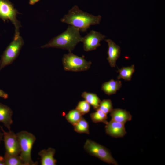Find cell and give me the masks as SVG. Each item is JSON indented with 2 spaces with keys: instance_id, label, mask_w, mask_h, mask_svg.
I'll list each match as a JSON object with an SVG mask.
<instances>
[{
  "instance_id": "8fae6325",
  "label": "cell",
  "mask_w": 165,
  "mask_h": 165,
  "mask_svg": "<svg viewBox=\"0 0 165 165\" xmlns=\"http://www.w3.org/2000/svg\"><path fill=\"white\" fill-rule=\"evenodd\" d=\"M105 40L107 42L108 46L107 60L110 66L112 67H115L116 61L120 56V47L110 39H108Z\"/></svg>"
},
{
  "instance_id": "d6986e66",
  "label": "cell",
  "mask_w": 165,
  "mask_h": 165,
  "mask_svg": "<svg viewBox=\"0 0 165 165\" xmlns=\"http://www.w3.org/2000/svg\"><path fill=\"white\" fill-rule=\"evenodd\" d=\"M107 114L98 108L95 112L91 113L90 117L92 121L95 123L102 122L106 124L108 122Z\"/></svg>"
},
{
  "instance_id": "3957f363",
  "label": "cell",
  "mask_w": 165,
  "mask_h": 165,
  "mask_svg": "<svg viewBox=\"0 0 165 165\" xmlns=\"http://www.w3.org/2000/svg\"><path fill=\"white\" fill-rule=\"evenodd\" d=\"M20 147V156L24 165H36L37 162H33L31 158V152L36 138L32 133L21 131L16 134Z\"/></svg>"
},
{
  "instance_id": "cb8c5ba5",
  "label": "cell",
  "mask_w": 165,
  "mask_h": 165,
  "mask_svg": "<svg viewBox=\"0 0 165 165\" xmlns=\"http://www.w3.org/2000/svg\"><path fill=\"white\" fill-rule=\"evenodd\" d=\"M8 97V94L5 93L2 90L0 89V97H2L5 99H6Z\"/></svg>"
},
{
  "instance_id": "9c48e42d",
  "label": "cell",
  "mask_w": 165,
  "mask_h": 165,
  "mask_svg": "<svg viewBox=\"0 0 165 165\" xmlns=\"http://www.w3.org/2000/svg\"><path fill=\"white\" fill-rule=\"evenodd\" d=\"M105 36L101 33L93 30H91L84 37L82 42L85 51L88 52L96 49L101 44L100 42L104 40Z\"/></svg>"
},
{
  "instance_id": "8992f818",
  "label": "cell",
  "mask_w": 165,
  "mask_h": 165,
  "mask_svg": "<svg viewBox=\"0 0 165 165\" xmlns=\"http://www.w3.org/2000/svg\"><path fill=\"white\" fill-rule=\"evenodd\" d=\"M85 150L90 155L95 156L108 164H118L105 147L91 140L87 139L84 146Z\"/></svg>"
},
{
  "instance_id": "7402d4cb",
  "label": "cell",
  "mask_w": 165,
  "mask_h": 165,
  "mask_svg": "<svg viewBox=\"0 0 165 165\" xmlns=\"http://www.w3.org/2000/svg\"><path fill=\"white\" fill-rule=\"evenodd\" d=\"M98 108L107 114L113 109L112 104L110 99H104L100 102Z\"/></svg>"
},
{
  "instance_id": "ac0fdd59",
  "label": "cell",
  "mask_w": 165,
  "mask_h": 165,
  "mask_svg": "<svg viewBox=\"0 0 165 165\" xmlns=\"http://www.w3.org/2000/svg\"><path fill=\"white\" fill-rule=\"evenodd\" d=\"M5 165H24L19 155H11L5 153L3 157Z\"/></svg>"
},
{
  "instance_id": "4316f807",
  "label": "cell",
  "mask_w": 165,
  "mask_h": 165,
  "mask_svg": "<svg viewBox=\"0 0 165 165\" xmlns=\"http://www.w3.org/2000/svg\"><path fill=\"white\" fill-rule=\"evenodd\" d=\"M3 137V133H2L0 131V143L2 139V138Z\"/></svg>"
},
{
  "instance_id": "30bf717a",
  "label": "cell",
  "mask_w": 165,
  "mask_h": 165,
  "mask_svg": "<svg viewBox=\"0 0 165 165\" xmlns=\"http://www.w3.org/2000/svg\"><path fill=\"white\" fill-rule=\"evenodd\" d=\"M106 124V132L111 137H121L124 136L127 133L124 124L111 119Z\"/></svg>"
},
{
  "instance_id": "52a82bcc",
  "label": "cell",
  "mask_w": 165,
  "mask_h": 165,
  "mask_svg": "<svg viewBox=\"0 0 165 165\" xmlns=\"http://www.w3.org/2000/svg\"><path fill=\"white\" fill-rule=\"evenodd\" d=\"M9 0H0V18L4 21H11L15 27V35L20 34L19 29L21 26L17 20V15L20 14Z\"/></svg>"
},
{
  "instance_id": "4fadbf2b",
  "label": "cell",
  "mask_w": 165,
  "mask_h": 165,
  "mask_svg": "<svg viewBox=\"0 0 165 165\" xmlns=\"http://www.w3.org/2000/svg\"><path fill=\"white\" fill-rule=\"evenodd\" d=\"M55 150L51 148L40 151L38 154L41 157V165H55L57 161L54 158Z\"/></svg>"
},
{
  "instance_id": "ba28073f",
  "label": "cell",
  "mask_w": 165,
  "mask_h": 165,
  "mask_svg": "<svg viewBox=\"0 0 165 165\" xmlns=\"http://www.w3.org/2000/svg\"><path fill=\"white\" fill-rule=\"evenodd\" d=\"M0 128L3 134L5 153L11 155H20V147L16 134L10 130L5 131L2 127L0 126Z\"/></svg>"
},
{
  "instance_id": "9a60e30c",
  "label": "cell",
  "mask_w": 165,
  "mask_h": 165,
  "mask_svg": "<svg viewBox=\"0 0 165 165\" xmlns=\"http://www.w3.org/2000/svg\"><path fill=\"white\" fill-rule=\"evenodd\" d=\"M121 86L122 83L120 81L112 79L102 84L101 90L106 94L110 95L116 94Z\"/></svg>"
},
{
  "instance_id": "ffe728a7",
  "label": "cell",
  "mask_w": 165,
  "mask_h": 165,
  "mask_svg": "<svg viewBox=\"0 0 165 165\" xmlns=\"http://www.w3.org/2000/svg\"><path fill=\"white\" fill-rule=\"evenodd\" d=\"M73 126L76 132L79 133L89 134L88 123L83 117Z\"/></svg>"
},
{
  "instance_id": "44dd1931",
  "label": "cell",
  "mask_w": 165,
  "mask_h": 165,
  "mask_svg": "<svg viewBox=\"0 0 165 165\" xmlns=\"http://www.w3.org/2000/svg\"><path fill=\"white\" fill-rule=\"evenodd\" d=\"M82 117V115L76 109L69 111L65 116L68 121L73 125L77 123Z\"/></svg>"
},
{
  "instance_id": "7a4b0ae2",
  "label": "cell",
  "mask_w": 165,
  "mask_h": 165,
  "mask_svg": "<svg viewBox=\"0 0 165 165\" xmlns=\"http://www.w3.org/2000/svg\"><path fill=\"white\" fill-rule=\"evenodd\" d=\"M80 31L79 29L69 25L65 31L41 48H56L72 52L78 43L82 42L83 37L81 36Z\"/></svg>"
},
{
  "instance_id": "6da1fadb",
  "label": "cell",
  "mask_w": 165,
  "mask_h": 165,
  "mask_svg": "<svg viewBox=\"0 0 165 165\" xmlns=\"http://www.w3.org/2000/svg\"><path fill=\"white\" fill-rule=\"evenodd\" d=\"M101 18L100 15L95 16L84 12L75 5L63 16L61 21L84 32L91 25L99 24Z\"/></svg>"
},
{
  "instance_id": "603a6c76",
  "label": "cell",
  "mask_w": 165,
  "mask_h": 165,
  "mask_svg": "<svg viewBox=\"0 0 165 165\" xmlns=\"http://www.w3.org/2000/svg\"><path fill=\"white\" fill-rule=\"evenodd\" d=\"M90 109V105L86 100L79 101L75 108L82 115L88 113Z\"/></svg>"
},
{
  "instance_id": "484cf974",
  "label": "cell",
  "mask_w": 165,
  "mask_h": 165,
  "mask_svg": "<svg viewBox=\"0 0 165 165\" xmlns=\"http://www.w3.org/2000/svg\"><path fill=\"white\" fill-rule=\"evenodd\" d=\"M0 165H5L3 157L0 156Z\"/></svg>"
},
{
  "instance_id": "d4e9b609",
  "label": "cell",
  "mask_w": 165,
  "mask_h": 165,
  "mask_svg": "<svg viewBox=\"0 0 165 165\" xmlns=\"http://www.w3.org/2000/svg\"><path fill=\"white\" fill-rule=\"evenodd\" d=\"M39 0H29V3L31 5H34Z\"/></svg>"
},
{
  "instance_id": "277c9868",
  "label": "cell",
  "mask_w": 165,
  "mask_h": 165,
  "mask_svg": "<svg viewBox=\"0 0 165 165\" xmlns=\"http://www.w3.org/2000/svg\"><path fill=\"white\" fill-rule=\"evenodd\" d=\"M24 44V40L20 34L15 35L13 40L8 46L1 56L0 71L6 66L13 63L18 56Z\"/></svg>"
},
{
  "instance_id": "5bb4252c",
  "label": "cell",
  "mask_w": 165,
  "mask_h": 165,
  "mask_svg": "<svg viewBox=\"0 0 165 165\" xmlns=\"http://www.w3.org/2000/svg\"><path fill=\"white\" fill-rule=\"evenodd\" d=\"M110 113L112 120L124 124L132 119L131 115L125 110L120 108L113 109Z\"/></svg>"
},
{
  "instance_id": "7c38bea8",
  "label": "cell",
  "mask_w": 165,
  "mask_h": 165,
  "mask_svg": "<svg viewBox=\"0 0 165 165\" xmlns=\"http://www.w3.org/2000/svg\"><path fill=\"white\" fill-rule=\"evenodd\" d=\"M13 112L8 106L0 103V122L2 123L9 130L13 123L12 116Z\"/></svg>"
},
{
  "instance_id": "2e32d148",
  "label": "cell",
  "mask_w": 165,
  "mask_h": 165,
  "mask_svg": "<svg viewBox=\"0 0 165 165\" xmlns=\"http://www.w3.org/2000/svg\"><path fill=\"white\" fill-rule=\"evenodd\" d=\"M81 96L94 109L96 110L98 108L101 101L96 94L84 92L82 93Z\"/></svg>"
},
{
  "instance_id": "e0dca14e",
  "label": "cell",
  "mask_w": 165,
  "mask_h": 165,
  "mask_svg": "<svg viewBox=\"0 0 165 165\" xmlns=\"http://www.w3.org/2000/svg\"><path fill=\"white\" fill-rule=\"evenodd\" d=\"M134 71L135 66L134 65L130 66L123 67L117 71V72L119 73L117 78L118 80L123 79L125 80L130 81Z\"/></svg>"
},
{
  "instance_id": "5b68a950",
  "label": "cell",
  "mask_w": 165,
  "mask_h": 165,
  "mask_svg": "<svg viewBox=\"0 0 165 165\" xmlns=\"http://www.w3.org/2000/svg\"><path fill=\"white\" fill-rule=\"evenodd\" d=\"M62 61L64 70L75 72L87 70L92 64L91 61H87L83 56H79L72 52L64 54Z\"/></svg>"
}]
</instances>
